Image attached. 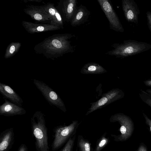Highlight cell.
Listing matches in <instances>:
<instances>
[{"label": "cell", "instance_id": "obj_1", "mask_svg": "<svg viewBox=\"0 0 151 151\" xmlns=\"http://www.w3.org/2000/svg\"><path fill=\"white\" fill-rule=\"evenodd\" d=\"M75 35L70 33L55 34L45 38L36 45L34 50L37 54L48 59L54 60L64 55L74 52V47L69 40Z\"/></svg>", "mask_w": 151, "mask_h": 151}, {"label": "cell", "instance_id": "obj_2", "mask_svg": "<svg viewBox=\"0 0 151 151\" xmlns=\"http://www.w3.org/2000/svg\"><path fill=\"white\" fill-rule=\"evenodd\" d=\"M31 130L37 151H49L47 129L45 115L40 111H35L31 118Z\"/></svg>", "mask_w": 151, "mask_h": 151}, {"label": "cell", "instance_id": "obj_3", "mask_svg": "<svg viewBox=\"0 0 151 151\" xmlns=\"http://www.w3.org/2000/svg\"><path fill=\"white\" fill-rule=\"evenodd\" d=\"M111 46L114 49L106 52V54L122 58L138 54L151 49L150 44L131 40H124L121 44L114 43Z\"/></svg>", "mask_w": 151, "mask_h": 151}, {"label": "cell", "instance_id": "obj_4", "mask_svg": "<svg viewBox=\"0 0 151 151\" xmlns=\"http://www.w3.org/2000/svg\"><path fill=\"white\" fill-rule=\"evenodd\" d=\"M79 125L78 121L75 120L68 125H60L55 127L51 145L52 150L55 151L58 150L76 134Z\"/></svg>", "mask_w": 151, "mask_h": 151}, {"label": "cell", "instance_id": "obj_5", "mask_svg": "<svg viewBox=\"0 0 151 151\" xmlns=\"http://www.w3.org/2000/svg\"><path fill=\"white\" fill-rule=\"evenodd\" d=\"M109 120L111 122H117L120 125L118 129L120 134L118 135L111 134L114 141L123 142L130 137L134 130V125L133 121L129 116L123 113H119L112 115Z\"/></svg>", "mask_w": 151, "mask_h": 151}, {"label": "cell", "instance_id": "obj_6", "mask_svg": "<svg viewBox=\"0 0 151 151\" xmlns=\"http://www.w3.org/2000/svg\"><path fill=\"white\" fill-rule=\"evenodd\" d=\"M33 83L51 105L56 107L64 112L66 111L63 102L52 88L43 82L36 79H34Z\"/></svg>", "mask_w": 151, "mask_h": 151}, {"label": "cell", "instance_id": "obj_7", "mask_svg": "<svg viewBox=\"0 0 151 151\" xmlns=\"http://www.w3.org/2000/svg\"><path fill=\"white\" fill-rule=\"evenodd\" d=\"M97 1L109 21L110 29L117 32H123L124 29L110 1L109 0H97Z\"/></svg>", "mask_w": 151, "mask_h": 151}, {"label": "cell", "instance_id": "obj_8", "mask_svg": "<svg viewBox=\"0 0 151 151\" xmlns=\"http://www.w3.org/2000/svg\"><path fill=\"white\" fill-rule=\"evenodd\" d=\"M124 95V93L119 88H114L104 94L99 100L91 104V105L86 115H87L97 109L123 98Z\"/></svg>", "mask_w": 151, "mask_h": 151}, {"label": "cell", "instance_id": "obj_9", "mask_svg": "<svg viewBox=\"0 0 151 151\" xmlns=\"http://www.w3.org/2000/svg\"><path fill=\"white\" fill-rule=\"evenodd\" d=\"M23 10L25 13L37 22L50 24L51 18L49 14L45 10L43 6L31 5L24 8Z\"/></svg>", "mask_w": 151, "mask_h": 151}, {"label": "cell", "instance_id": "obj_10", "mask_svg": "<svg viewBox=\"0 0 151 151\" xmlns=\"http://www.w3.org/2000/svg\"><path fill=\"white\" fill-rule=\"evenodd\" d=\"M122 7L125 17L128 22L138 23L139 10L134 0H122Z\"/></svg>", "mask_w": 151, "mask_h": 151}, {"label": "cell", "instance_id": "obj_11", "mask_svg": "<svg viewBox=\"0 0 151 151\" xmlns=\"http://www.w3.org/2000/svg\"><path fill=\"white\" fill-rule=\"evenodd\" d=\"M76 0H60L56 7L64 21L70 22L77 7Z\"/></svg>", "mask_w": 151, "mask_h": 151}, {"label": "cell", "instance_id": "obj_12", "mask_svg": "<svg viewBox=\"0 0 151 151\" xmlns=\"http://www.w3.org/2000/svg\"><path fill=\"white\" fill-rule=\"evenodd\" d=\"M22 24L25 30L28 33L31 34L55 31L60 29L58 27L49 24L34 23L22 21Z\"/></svg>", "mask_w": 151, "mask_h": 151}, {"label": "cell", "instance_id": "obj_13", "mask_svg": "<svg viewBox=\"0 0 151 151\" xmlns=\"http://www.w3.org/2000/svg\"><path fill=\"white\" fill-rule=\"evenodd\" d=\"M4 103L0 106V115L5 116L22 115L26 113L23 108L4 98Z\"/></svg>", "mask_w": 151, "mask_h": 151}, {"label": "cell", "instance_id": "obj_14", "mask_svg": "<svg viewBox=\"0 0 151 151\" xmlns=\"http://www.w3.org/2000/svg\"><path fill=\"white\" fill-rule=\"evenodd\" d=\"M43 6L45 10L49 14L51 18L50 24L60 29H63V20L54 4L49 2Z\"/></svg>", "mask_w": 151, "mask_h": 151}, {"label": "cell", "instance_id": "obj_15", "mask_svg": "<svg viewBox=\"0 0 151 151\" xmlns=\"http://www.w3.org/2000/svg\"><path fill=\"white\" fill-rule=\"evenodd\" d=\"M90 15V12L85 6L81 4L77 7L70 21L73 27L80 25L86 22Z\"/></svg>", "mask_w": 151, "mask_h": 151}, {"label": "cell", "instance_id": "obj_16", "mask_svg": "<svg viewBox=\"0 0 151 151\" xmlns=\"http://www.w3.org/2000/svg\"><path fill=\"white\" fill-rule=\"evenodd\" d=\"M14 134L13 128L6 129L0 135V151H9L14 142Z\"/></svg>", "mask_w": 151, "mask_h": 151}, {"label": "cell", "instance_id": "obj_17", "mask_svg": "<svg viewBox=\"0 0 151 151\" xmlns=\"http://www.w3.org/2000/svg\"><path fill=\"white\" fill-rule=\"evenodd\" d=\"M0 92L4 98L20 106H22V99L10 86L0 83Z\"/></svg>", "mask_w": 151, "mask_h": 151}, {"label": "cell", "instance_id": "obj_18", "mask_svg": "<svg viewBox=\"0 0 151 151\" xmlns=\"http://www.w3.org/2000/svg\"><path fill=\"white\" fill-rule=\"evenodd\" d=\"M81 72L84 74H101L106 72V70L101 65L95 63H89L85 64Z\"/></svg>", "mask_w": 151, "mask_h": 151}, {"label": "cell", "instance_id": "obj_19", "mask_svg": "<svg viewBox=\"0 0 151 151\" xmlns=\"http://www.w3.org/2000/svg\"><path fill=\"white\" fill-rule=\"evenodd\" d=\"M21 43L19 42H13L10 43L7 47L4 55L5 59L13 57L19 51Z\"/></svg>", "mask_w": 151, "mask_h": 151}, {"label": "cell", "instance_id": "obj_20", "mask_svg": "<svg viewBox=\"0 0 151 151\" xmlns=\"http://www.w3.org/2000/svg\"><path fill=\"white\" fill-rule=\"evenodd\" d=\"M79 151H93L91 144L82 135H79L77 140V147Z\"/></svg>", "mask_w": 151, "mask_h": 151}, {"label": "cell", "instance_id": "obj_21", "mask_svg": "<svg viewBox=\"0 0 151 151\" xmlns=\"http://www.w3.org/2000/svg\"><path fill=\"white\" fill-rule=\"evenodd\" d=\"M106 135V133L105 132L97 140L93 151H101L109 143L110 139Z\"/></svg>", "mask_w": 151, "mask_h": 151}, {"label": "cell", "instance_id": "obj_22", "mask_svg": "<svg viewBox=\"0 0 151 151\" xmlns=\"http://www.w3.org/2000/svg\"><path fill=\"white\" fill-rule=\"evenodd\" d=\"M139 95L141 100L148 106L151 110V95L145 91L141 89L139 93Z\"/></svg>", "mask_w": 151, "mask_h": 151}, {"label": "cell", "instance_id": "obj_23", "mask_svg": "<svg viewBox=\"0 0 151 151\" xmlns=\"http://www.w3.org/2000/svg\"><path fill=\"white\" fill-rule=\"evenodd\" d=\"M76 136V134L70 138L65 144L61 151H73Z\"/></svg>", "mask_w": 151, "mask_h": 151}, {"label": "cell", "instance_id": "obj_24", "mask_svg": "<svg viewBox=\"0 0 151 151\" xmlns=\"http://www.w3.org/2000/svg\"><path fill=\"white\" fill-rule=\"evenodd\" d=\"M142 115L145 119L146 124L148 127L150 131L151 132V119L145 113H142Z\"/></svg>", "mask_w": 151, "mask_h": 151}, {"label": "cell", "instance_id": "obj_25", "mask_svg": "<svg viewBox=\"0 0 151 151\" xmlns=\"http://www.w3.org/2000/svg\"><path fill=\"white\" fill-rule=\"evenodd\" d=\"M146 16L148 26L151 32V12L150 11H147L146 13Z\"/></svg>", "mask_w": 151, "mask_h": 151}, {"label": "cell", "instance_id": "obj_26", "mask_svg": "<svg viewBox=\"0 0 151 151\" xmlns=\"http://www.w3.org/2000/svg\"><path fill=\"white\" fill-rule=\"evenodd\" d=\"M27 148L26 145L22 144L19 147L18 151H27Z\"/></svg>", "mask_w": 151, "mask_h": 151}, {"label": "cell", "instance_id": "obj_27", "mask_svg": "<svg viewBox=\"0 0 151 151\" xmlns=\"http://www.w3.org/2000/svg\"><path fill=\"white\" fill-rule=\"evenodd\" d=\"M144 84L147 86L151 87V79H149L143 81Z\"/></svg>", "mask_w": 151, "mask_h": 151}, {"label": "cell", "instance_id": "obj_28", "mask_svg": "<svg viewBox=\"0 0 151 151\" xmlns=\"http://www.w3.org/2000/svg\"><path fill=\"white\" fill-rule=\"evenodd\" d=\"M138 151H147V150L145 146L141 145L139 147Z\"/></svg>", "mask_w": 151, "mask_h": 151}, {"label": "cell", "instance_id": "obj_29", "mask_svg": "<svg viewBox=\"0 0 151 151\" xmlns=\"http://www.w3.org/2000/svg\"><path fill=\"white\" fill-rule=\"evenodd\" d=\"M24 2L26 3L28 1L29 2H41L42 1V0H24Z\"/></svg>", "mask_w": 151, "mask_h": 151}, {"label": "cell", "instance_id": "obj_30", "mask_svg": "<svg viewBox=\"0 0 151 151\" xmlns=\"http://www.w3.org/2000/svg\"><path fill=\"white\" fill-rule=\"evenodd\" d=\"M145 91L151 95V89H147Z\"/></svg>", "mask_w": 151, "mask_h": 151}, {"label": "cell", "instance_id": "obj_31", "mask_svg": "<svg viewBox=\"0 0 151 151\" xmlns=\"http://www.w3.org/2000/svg\"><path fill=\"white\" fill-rule=\"evenodd\" d=\"M75 151H78V148L77 147H76Z\"/></svg>", "mask_w": 151, "mask_h": 151}]
</instances>
